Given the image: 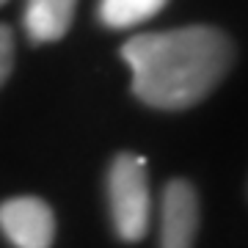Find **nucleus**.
Returning <instances> with one entry per match:
<instances>
[{"label":"nucleus","mask_w":248,"mask_h":248,"mask_svg":"<svg viewBox=\"0 0 248 248\" xmlns=\"http://www.w3.org/2000/svg\"><path fill=\"white\" fill-rule=\"evenodd\" d=\"M0 232L14 248H50L55 237V215L36 196H17L0 204Z\"/></svg>","instance_id":"nucleus-3"},{"label":"nucleus","mask_w":248,"mask_h":248,"mask_svg":"<svg viewBox=\"0 0 248 248\" xmlns=\"http://www.w3.org/2000/svg\"><path fill=\"white\" fill-rule=\"evenodd\" d=\"M199 232V199L190 182L174 179L160 204V248H193Z\"/></svg>","instance_id":"nucleus-4"},{"label":"nucleus","mask_w":248,"mask_h":248,"mask_svg":"<svg viewBox=\"0 0 248 248\" xmlns=\"http://www.w3.org/2000/svg\"><path fill=\"white\" fill-rule=\"evenodd\" d=\"M78 0H28L25 3V31L31 42H58L66 36L75 19Z\"/></svg>","instance_id":"nucleus-5"},{"label":"nucleus","mask_w":248,"mask_h":248,"mask_svg":"<svg viewBox=\"0 0 248 248\" xmlns=\"http://www.w3.org/2000/svg\"><path fill=\"white\" fill-rule=\"evenodd\" d=\"M133 72L135 97L160 110L199 105L223 80L234 61L229 36L210 25L138 33L122 45Z\"/></svg>","instance_id":"nucleus-1"},{"label":"nucleus","mask_w":248,"mask_h":248,"mask_svg":"<svg viewBox=\"0 0 248 248\" xmlns=\"http://www.w3.org/2000/svg\"><path fill=\"white\" fill-rule=\"evenodd\" d=\"M14 69V33L9 25H0V86Z\"/></svg>","instance_id":"nucleus-7"},{"label":"nucleus","mask_w":248,"mask_h":248,"mask_svg":"<svg viewBox=\"0 0 248 248\" xmlns=\"http://www.w3.org/2000/svg\"><path fill=\"white\" fill-rule=\"evenodd\" d=\"M3 3H6V0H0V6H3Z\"/></svg>","instance_id":"nucleus-8"},{"label":"nucleus","mask_w":248,"mask_h":248,"mask_svg":"<svg viewBox=\"0 0 248 248\" xmlns=\"http://www.w3.org/2000/svg\"><path fill=\"white\" fill-rule=\"evenodd\" d=\"M108 202L116 234L127 243H138L149 232L152 196L146 177V157L119 155L108 171Z\"/></svg>","instance_id":"nucleus-2"},{"label":"nucleus","mask_w":248,"mask_h":248,"mask_svg":"<svg viewBox=\"0 0 248 248\" xmlns=\"http://www.w3.org/2000/svg\"><path fill=\"white\" fill-rule=\"evenodd\" d=\"M166 3L169 0H99V19L113 31H124L160 14Z\"/></svg>","instance_id":"nucleus-6"}]
</instances>
